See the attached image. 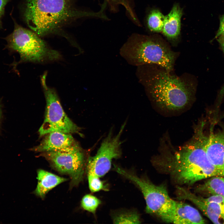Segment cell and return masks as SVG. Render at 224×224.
Instances as JSON below:
<instances>
[{
    "label": "cell",
    "instance_id": "6da1fadb",
    "mask_svg": "<svg viewBox=\"0 0 224 224\" xmlns=\"http://www.w3.org/2000/svg\"><path fill=\"white\" fill-rule=\"evenodd\" d=\"M106 8L102 5L97 12L81 9L76 7L74 0H25L23 16L28 26L40 37L63 35L64 28L78 19L108 20Z\"/></svg>",
    "mask_w": 224,
    "mask_h": 224
},
{
    "label": "cell",
    "instance_id": "7a4b0ae2",
    "mask_svg": "<svg viewBox=\"0 0 224 224\" xmlns=\"http://www.w3.org/2000/svg\"><path fill=\"white\" fill-rule=\"evenodd\" d=\"M203 128L202 125L198 127L192 139L179 151L163 156L156 162L157 167L180 184L192 185L203 179L220 176L207 156L208 137Z\"/></svg>",
    "mask_w": 224,
    "mask_h": 224
},
{
    "label": "cell",
    "instance_id": "3957f363",
    "mask_svg": "<svg viewBox=\"0 0 224 224\" xmlns=\"http://www.w3.org/2000/svg\"><path fill=\"white\" fill-rule=\"evenodd\" d=\"M170 72L164 69L152 73L142 65L138 67L136 75L156 106L173 112L183 110L191 103L195 89L191 82Z\"/></svg>",
    "mask_w": 224,
    "mask_h": 224
},
{
    "label": "cell",
    "instance_id": "277c9868",
    "mask_svg": "<svg viewBox=\"0 0 224 224\" xmlns=\"http://www.w3.org/2000/svg\"><path fill=\"white\" fill-rule=\"evenodd\" d=\"M119 54L129 64L137 67L155 64L170 72L173 69L176 53L157 35L135 33L123 45Z\"/></svg>",
    "mask_w": 224,
    "mask_h": 224
},
{
    "label": "cell",
    "instance_id": "5b68a950",
    "mask_svg": "<svg viewBox=\"0 0 224 224\" xmlns=\"http://www.w3.org/2000/svg\"><path fill=\"white\" fill-rule=\"evenodd\" d=\"M14 24L13 31L5 39L7 43L5 48L20 55V60L15 65L23 62L43 63L60 59L59 53L49 47L35 33L15 21Z\"/></svg>",
    "mask_w": 224,
    "mask_h": 224
},
{
    "label": "cell",
    "instance_id": "8992f818",
    "mask_svg": "<svg viewBox=\"0 0 224 224\" xmlns=\"http://www.w3.org/2000/svg\"><path fill=\"white\" fill-rule=\"evenodd\" d=\"M114 168L140 190L146 201L147 213L155 215L164 222L175 224L177 201L170 198L164 185H155L146 178L115 165Z\"/></svg>",
    "mask_w": 224,
    "mask_h": 224
},
{
    "label": "cell",
    "instance_id": "52a82bcc",
    "mask_svg": "<svg viewBox=\"0 0 224 224\" xmlns=\"http://www.w3.org/2000/svg\"><path fill=\"white\" fill-rule=\"evenodd\" d=\"M47 72L40 78L46 101L45 117L38 132L40 137L50 132L58 131L71 134L77 133L80 128L68 116L61 105L55 90L46 84Z\"/></svg>",
    "mask_w": 224,
    "mask_h": 224
},
{
    "label": "cell",
    "instance_id": "ba28073f",
    "mask_svg": "<svg viewBox=\"0 0 224 224\" xmlns=\"http://www.w3.org/2000/svg\"><path fill=\"white\" fill-rule=\"evenodd\" d=\"M40 154L53 168L70 177V187L77 186L82 181L88 158L80 147L68 151L46 152Z\"/></svg>",
    "mask_w": 224,
    "mask_h": 224
},
{
    "label": "cell",
    "instance_id": "9c48e42d",
    "mask_svg": "<svg viewBox=\"0 0 224 224\" xmlns=\"http://www.w3.org/2000/svg\"><path fill=\"white\" fill-rule=\"evenodd\" d=\"M126 124L122 125L118 133L114 136L112 130L102 142L97 153L88 158L86 173H93L99 177L105 175L111 168L112 160L119 158L122 154L121 136Z\"/></svg>",
    "mask_w": 224,
    "mask_h": 224
},
{
    "label": "cell",
    "instance_id": "30bf717a",
    "mask_svg": "<svg viewBox=\"0 0 224 224\" xmlns=\"http://www.w3.org/2000/svg\"><path fill=\"white\" fill-rule=\"evenodd\" d=\"M178 198L193 203L214 224H224V198L212 195L207 198L197 196L188 189L177 187Z\"/></svg>",
    "mask_w": 224,
    "mask_h": 224
},
{
    "label": "cell",
    "instance_id": "8fae6325",
    "mask_svg": "<svg viewBox=\"0 0 224 224\" xmlns=\"http://www.w3.org/2000/svg\"><path fill=\"white\" fill-rule=\"evenodd\" d=\"M40 143L32 148L33 151L43 152L53 151H66L80 146L71 134L55 131L44 135Z\"/></svg>",
    "mask_w": 224,
    "mask_h": 224
},
{
    "label": "cell",
    "instance_id": "7c38bea8",
    "mask_svg": "<svg viewBox=\"0 0 224 224\" xmlns=\"http://www.w3.org/2000/svg\"><path fill=\"white\" fill-rule=\"evenodd\" d=\"M207 156L218 171L224 176V130L214 133L208 137L205 148Z\"/></svg>",
    "mask_w": 224,
    "mask_h": 224
},
{
    "label": "cell",
    "instance_id": "4fadbf2b",
    "mask_svg": "<svg viewBox=\"0 0 224 224\" xmlns=\"http://www.w3.org/2000/svg\"><path fill=\"white\" fill-rule=\"evenodd\" d=\"M183 10L178 3L173 5L169 13L165 16L162 31L163 35L170 41H176L180 35L181 19Z\"/></svg>",
    "mask_w": 224,
    "mask_h": 224
},
{
    "label": "cell",
    "instance_id": "5bb4252c",
    "mask_svg": "<svg viewBox=\"0 0 224 224\" xmlns=\"http://www.w3.org/2000/svg\"><path fill=\"white\" fill-rule=\"evenodd\" d=\"M37 175L38 183L34 192L42 198L52 189L68 180L67 178L41 169L38 170Z\"/></svg>",
    "mask_w": 224,
    "mask_h": 224
},
{
    "label": "cell",
    "instance_id": "9a60e30c",
    "mask_svg": "<svg viewBox=\"0 0 224 224\" xmlns=\"http://www.w3.org/2000/svg\"><path fill=\"white\" fill-rule=\"evenodd\" d=\"M175 224H204L205 221L198 211L182 202L177 201Z\"/></svg>",
    "mask_w": 224,
    "mask_h": 224
},
{
    "label": "cell",
    "instance_id": "2e32d148",
    "mask_svg": "<svg viewBox=\"0 0 224 224\" xmlns=\"http://www.w3.org/2000/svg\"><path fill=\"white\" fill-rule=\"evenodd\" d=\"M200 191L205 192L212 195H217L224 198V176L211 177L197 189Z\"/></svg>",
    "mask_w": 224,
    "mask_h": 224
},
{
    "label": "cell",
    "instance_id": "e0dca14e",
    "mask_svg": "<svg viewBox=\"0 0 224 224\" xmlns=\"http://www.w3.org/2000/svg\"><path fill=\"white\" fill-rule=\"evenodd\" d=\"M165 16L158 9L151 10L147 16L146 24L148 29L151 32H162L164 26Z\"/></svg>",
    "mask_w": 224,
    "mask_h": 224
},
{
    "label": "cell",
    "instance_id": "ac0fdd59",
    "mask_svg": "<svg viewBox=\"0 0 224 224\" xmlns=\"http://www.w3.org/2000/svg\"><path fill=\"white\" fill-rule=\"evenodd\" d=\"M107 5H109L110 10L116 12L119 5L122 6L125 9L127 14L134 23L140 26V22L134 12L132 0H104Z\"/></svg>",
    "mask_w": 224,
    "mask_h": 224
},
{
    "label": "cell",
    "instance_id": "d6986e66",
    "mask_svg": "<svg viewBox=\"0 0 224 224\" xmlns=\"http://www.w3.org/2000/svg\"><path fill=\"white\" fill-rule=\"evenodd\" d=\"M112 219L115 224H139L141 222L139 214L134 211L119 212L113 215Z\"/></svg>",
    "mask_w": 224,
    "mask_h": 224
},
{
    "label": "cell",
    "instance_id": "ffe728a7",
    "mask_svg": "<svg viewBox=\"0 0 224 224\" xmlns=\"http://www.w3.org/2000/svg\"><path fill=\"white\" fill-rule=\"evenodd\" d=\"M101 203V201L99 198L92 195L87 194L82 198L81 206L85 210L95 214L96 210Z\"/></svg>",
    "mask_w": 224,
    "mask_h": 224
},
{
    "label": "cell",
    "instance_id": "44dd1931",
    "mask_svg": "<svg viewBox=\"0 0 224 224\" xmlns=\"http://www.w3.org/2000/svg\"><path fill=\"white\" fill-rule=\"evenodd\" d=\"M89 187L92 192H96L100 190L108 191L107 187L104 182L101 181L98 176L91 173H86Z\"/></svg>",
    "mask_w": 224,
    "mask_h": 224
},
{
    "label": "cell",
    "instance_id": "7402d4cb",
    "mask_svg": "<svg viewBox=\"0 0 224 224\" xmlns=\"http://www.w3.org/2000/svg\"><path fill=\"white\" fill-rule=\"evenodd\" d=\"M220 26L215 38L219 36H224V14L222 15L220 18Z\"/></svg>",
    "mask_w": 224,
    "mask_h": 224
},
{
    "label": "cell",
    "instance_id": "603a6c76",
    "mask_svg": "<svg viewBox=\"0 0 224 224\" xmlns=\"http://www.w3.org/2000/svg\"><path fill=\"white\" fill-rule=\"evenodd\" d=\"M9 0H0V28H2L1 18L4 15L5 7Z\"/></svg>",
    "mask_w": 224,
    "mask_h": 224
},
{
    "label": "cell",
    "instance_id": "cb8c5ba5",
    "mask_svg": "<svg viewBox=\"0 0 224 224\" xmlns=\"http://www.w3.org/2000/svg\"><path fill=\"white\" fill-rule=\"evenodd\" d=\"M217 38H218V40L220 43L224 52V36H219Z\"/></svg>",
    "mask_w": 224,
    "mask_h": 224
},
{
    "label": "cell",
    "instance_id": "d4e9b609",
    "mask_svg": "<svg viewBox=\"0 0 224 224\" xmlns=\"http://www.w3.org/2000/svg\"><path fill=\"white\" fill-rule=\"evenodd\" d=\"M2 115V110L1 105L0 104V120H1V118Z\"/></svg>",
    "mask_w": 224,
    "mask_h": 224
}]
</instances>
